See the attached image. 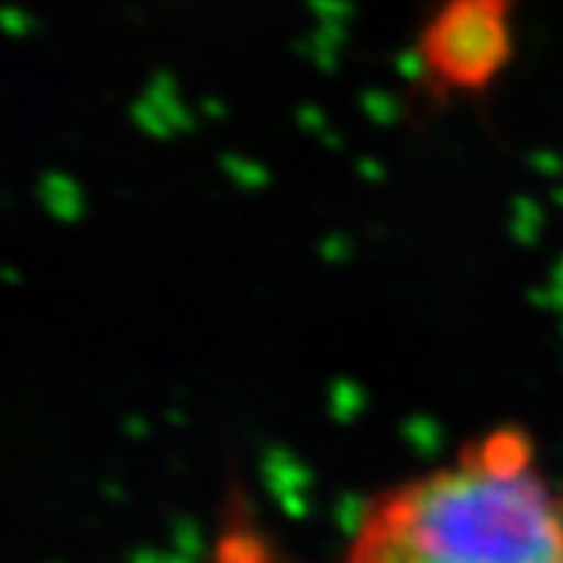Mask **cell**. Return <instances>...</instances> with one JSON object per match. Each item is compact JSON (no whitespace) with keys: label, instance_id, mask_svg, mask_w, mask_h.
Returning <instances> with one entry per match:
<instances>
[{"label":"cell","instance_id":"7a4b0ae2","mask_svg":"<svg viewBox=\"0 0 563 563\" xmlns=\"http://www.w3.org/2000/svg\"><path fill=\"white\" fill-rule=\"evenodd\" d=\"M510 0H444L420 41L426 76L448 88L476 91L510 57Z\"/></svg>","mask_w":563,"mask_h":563},{"label":"cell","instance_id":"6da1fadb","mask_svg":"<svg viewBox=\"0 0 563 563\" xmlns=\"http://www.w3.org/2000/svg\"><path fill=\"white\" fill-rule=\"evenodd\" d=\"M342 563H563V495L495 429L363 507Z\"/></svg>","mask_w":563,"mask_h":563}]
</instances>
